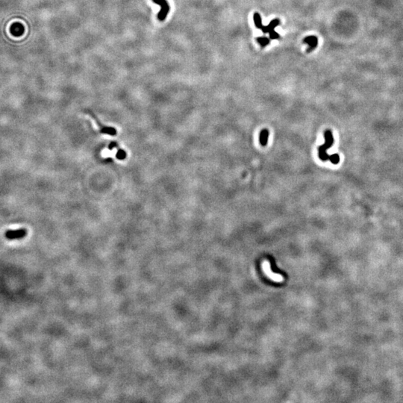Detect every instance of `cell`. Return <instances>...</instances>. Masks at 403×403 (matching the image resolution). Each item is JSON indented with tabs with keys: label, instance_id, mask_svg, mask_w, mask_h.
I'll return each instance as SVG.
<instances>
[{
	"label": "cell",
	"instance_id": "cell-7",
	"mask_svg": "<svg viewBox=\"0 0 403 403\" xmlns=\"http://www.w3.org/2000/svg\"><path fill=\"white\" fill-rule=\"evenodd\" d=\"M303 42L308 44V46H309L308 49H307V52L309 53L311 52H312L314 49H315L317 47V45H318V38H317L316 36L311 35V36L306 37L303 40Z\"/></svg>",
	"mask_w": 403,
	"mask_h": 403
},
{
	"label": "cell",
	"instance_id": "cell-3",
	"mask_svg": "<svg viewBox=\"0 0 403 403\" xmlns=\"http://www.w3.org/2000/svg\"><path fill=\"white\" fill-rule=\"evenodd\" d=\"M85 112L86 113V114H89V115L91 116V117H92L93 119H94V121L96 122V123L97 124V126H98L99 128H100V130L101 133L105 134H109V135H111V136H114V135H116V134H117V130H116L115 128L111 127V126H105L104 124H102V123L100 122V120L98 119V117H97V116H96L95 114H94V113L92 112V111L88 110V111H85Z\"/></svg>",
	"mask_w": 403,
	"mask_h": 403
},
{
	"label": "cell",
	"instance_id": "cell-9",
	"mask_svg": "<svg viewBox=\"0 0 403 403\" xmlns=\"http://www.w3.org/2000/svg\"><path fill=\"white\" fill-rule=\"evenodd\" d=\"M256 40H257V42L260 44L262 48H264V47L267 46L268 44H270V38L269 39V38L267 37H259L256 38Z\"/></svg>",
	"mask_w": 403,
	"mask_h": 403
},
{
	"label": "cell",
	"instance_id": "cell-2",
	"mask_svg": "<svg viewBox=\"0 0 403 403\" xmlns=\"http://www.w3.org/2000/svg\"><path fill=\"white\" fill-rule=\"evenodd\" d=\"M280 24V20L279 19H274L270 22L268 25L265 26V25H262L261 27L259 29L263 31V33L267 34L269 33V35H270V38L271 40H277L279 39L281 37L280 35L276 31H275V28H276L277 25H279Z\"/></svg>",
	"mask_w": 403,
	"mask_h": 403
},
{
	"label": "cell",
	"instance_id": "cell-5",
	"mask_svg": "<svg viewBox=\"0 0 403 403\" xmlns=\"http://www.w3.org/2000/svg\"><path fill=\"white\" fill-rule=\"evenodd\" d=\"M153 1L161 7V10L158 13V18L160 21H164L169 12V3L167 0H153Z\"/></svg>",
	"mask_w": 403,
	"mask_h": 403
},
{
	"label": "cell",
	"instance_id": "cell-10",
	"mask_svg": "<svg viewBox=\"0 0 403 403\" xmlns=\"http://www.w3.org/2000/svg\"><path fill=\"white\" fill-rule=\"evenodd\" d=\"M127 156V154H126V151H124L123 149H119L117 150V155H116V157L118 160H124L125 158H126Z\"/></svg>",
	"mask_w": 403,
	"mask_h": 403
},
{
	"label": "cell",
	"instance_id": "cell-1",
	"mask_svg": "<svg viewBox=\"0 0 403 403\" xmlns=\"http://www.w3.org/2000/svg\"><path fill=\"white\" fill-rule=\"evenodd\" d=\"M324 137H325V143L323 145H321L320 146L318 149V152H319V158L321 161H330L331 158V155H329V154L327 153V150L329 149V148L332 147V144L334 143V138H333V135H332V132L330 130H327L326 131L324 134Z\"/></svg>",
	"mask_w": 403,
	"mask_h": 403
},
{
	"label": "cell",
	"instance_id": "cell-11",
	"mask_svg": "<svg viewBox=\"0 0 403 403\" xmlns=\"http://www.w3.org/2000/svg\"><path fill=\"white\" fill-rule=\"evenodd\" d=\"M330 161L333 164H337L339 163V161H340V157H339V155H337V154L331 155Z\"/></svg>",
	"mask_w": 403,
	"mask_h": 403
},
{
	"label": "cell",
	"instance_id": "cell-4",
	"mask_svg": "<svg viewBox=\"0 0 403 403\" xmlns=\"http://www.w3.org/2000/svg\"><path fill=\"white\" fill-rule=\"evenodd\" d=\"M262 270H264V273H265L267 276L272 281L276 282H284V277L280 274H277L272 271L271 267H270V263L268 261L265 260L262 263Z\"/></svg>",
	"mask_w": 403,
	"mask_h": 403
},
{
	"label": "cell",
	"instance_id": "cell-8",
	"mask_svg": "<svg viewBox=\"0 0 403 403\" xmlns=\"http://www.w3.org/2000/svg\"><path fill=\"white\" fill-rule=\"evenodd\" d=\"M269 135H270V132H269L268 129H264L261 130L260 136H259V142H260L261 145L262 146H265L267 144Z\"/></svg>",
	"mask_w": 403,
	"mask_h": 403
},
{
	"label": "cell",
	"instance_id": "cell-6",
	"mask_svg": "<svg viewBox=\"0 0 403 403\" xmlns=\"http://www.w3.org/2000/svg\"><path fill=\"white\" fill-rule=\"evenodd\" d=\"M27 234L26 228H19L16 230H8L4 233V236L8 240L21 239Z\"/></svg>",
	"mask_w": 403,
	"mask_h": 403
}]
</instances>
